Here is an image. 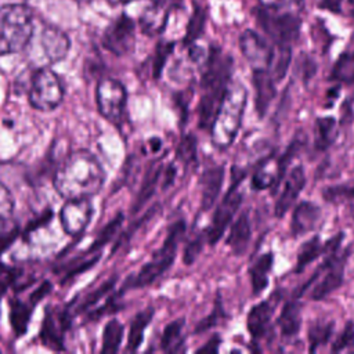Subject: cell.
<instances>
[{
    "mask_svg": "<svg viewBox=\"0 0 354 354\" xmlns=\"http://www.w3.org/2000/svg\"><path fill=\"white\" fill-rule=\"evenodd\" d=\"M232 58L221 48L210 47L201 79L202 97L198 105V123L202 130L212 131L220 108L228 94L232 73Z\"/></svg>",
    "mask_w": 354,
    "mask_h": 354,
    "instance_id": "1",
    "label": "cell"
},
{
    "mask_svg": "<svg viewBox=\"0 0 354 354\" xmlns=\"http://www.w3.org/2000/svg\"><path fill=\"white\" fill-rule=\"evenodd\" d=\"M104 181L101 165L87 151L72 152L54 176V187L65 199L90 198L101 189Z\"/></svg>",
    "mask_w": 354,
    "mask_h": 354,
    "instance_id": "2",
    "label": "cell"
},
{
    "mask_svg": "<svg viewBox=\"0 0 354 354\" xmlns=\"http://www.w3.org/2000/svg\"><path fill=\"white\" fill-rule=\"evenodd\" d=\"M33 15L24 4L0 7V57L22 51L33 36Z\"/></svg>",
    "mask_w": 354,
    "mask_h": 354,
    "instance_id": "3",
    "label": "cell"
},
{
    "mask_svg": "<svg viewBox=\"0 0 354 354\" xmlns=\"http://www.w3.org/2000/svg\"><path fill=\"white\" fill-rule=\"evenodd\" d=\"M185 232V221L178 220L176 221L167 232V236L159 250L155 252L151 261L145 263L142 268L133 277L129 282L123 285V288H144L151 285L156 278H159L165 271L169 270V267L173 264L178 242L184 236Z\"/></svg>",
    "mask_w": 354,
    "mask_h": 354,
    "instance_id": "4",
    "label": "cell"
},
{
    "mask_svg": "<svg viewBox=\"0 0 354 354\" xmlns=\"http://www.w3.org/2000/svg\"><path fill=\"white\" fill-rule=\"evenodd\" d=\"M64 98V88L58 75L47 66L33 72L28 90L29 104L39 111H54Z\"/></svg>",
    "mask_w": 354,
    "mask_h": 354,
    "instance_id": "5",
    "label": "cell"
},
{
    "mask_svg": "<svg viewBox=\"0 0 354 354\" xmlns=\"http://www.w3.org/2000/svg\"><path fill=\"white\" fill-rule=\"evenodd\" d=\"M246 171L234 166L231 170V185L227 191V194L224 195L223 201L220 202V205L217 206L214 214H213V220L212 224L207 230V242L209 245H216L220 238L223 236L225 228L228 227V224L231 223L234 214L236 213V210L239 209L241 203H242V198L243 195L238 191L239 184L242 183V180H245Z\"/></svg>",
    "mask_w": 354,
    "mask_h": 354,
    "instance_id": "6",
    "label": "cell"
},
{
    "mask_svg": "<svg viewBox=\"0 0 354 354\" xmlns=\"http://www.w3.org/2000/svg\"><path fill=\"white\" fill-rule=\"evenodd\" d=\"M348 256H350V248H346L340 253L339 250H335L324 256V261L311 277V279L317 281L318 277L322 272H325L324 278L313 288L310 293V297L313 300L315 301L324 300L326 296H329L332 292H335L337 288L342 286L344 281V270H346V263Z\"/></svg>",
    "mask_w": 354,
    "mask_h": 354,
    "instance_id": "7",
    "label": "cell"
},
{
    "mask_svg": "<svg viewBox=\"0 0 354 354\" xmlns=\"http://www.w3.org/2000/svg\"><path fill=\"white\" fill-rule=\"evenodd\" d=\"M243 105H245V95L238 97L235 91L231 93L228 90V94L220 108V112L210 131L213 137V142L218 148H225L232 142L235 133L239 127Z\"/></svg>",
    "mask_w": 354,
    "mask_h": 354,
    "instance_id": "8",
    "label": "cell"
},
{
    "mask_svg": "<svg viewBox=\"0 0 354 354\" xmlns=\"http://www.w3.org/2000/svg\"><path fill=\"white\" fill-rule=\"evenodd\" d=\"M257 22L263 30L274 40L278 47H292L299 39L301 21L295 14H271L266 10H257Z\"/></svg>",
    "mask_w": 354,
    "mask_h": 354,
    "instance_id": "9",
    "label": "cell"
},
{
    "mask_svg": "<svg viewBox=\"0 0 354 354\" xmlns=\"http://www.w3.org/2000/svg\"><path fill=\"white\" fill-rule=\"evenodd\" d=\"M100 113L113 124H119L124 116L127 93L124 86L112 77H102L95 90Z\"/></svg>",
    "mask_w": 354,
    "mask_h": 354,
    "instance_id": "10",
    "label": "cell"
},
{
    "mask_svg": "<svg viewBox=\"0 0 354 354\" xmlns=\"http://www.w3.org/2000/svg\"><path fill=\"white\" fill-rule=\"evenodd\" d=\"M136 43V24L134 21L126 15H119L104 32L102 44L104 47L118 55H126L134 48Z\"/></svg>",
    "mask_w": 354,
    "mask_h": 354,
    "instance_id": "11",
    "label": "cell"
},
{
    "mask_svg": "<svg viewBox=\"0 0 354 354\" xmlns=\"http://www.w3.org/2000/svg\"><path fill=\"white\" fill-rule=\"evenodd\" d=\"M93 205L88 198L66 199L59 212V220L64 231L69 235L80 234L91 220Z\"/></svg>",
    "mask_w": 354,
    "mask_h": 354,
    "instance_id": "12",
    "label": "cell"
},
{
    "mask_svg": "<svg viewBox=\"0 0 354 354\" xmlns=\"http://www.w3.org/2000/svg\"><path fill=\"white\" fill-rule=\"evenodd\" d=\"M71 326V314L68 310L54 313L47 307L40 330V340L53 350H64V333Z\"/></svg>",
    "mask_w": 354,
    "mask_h": 354,
    "instance_id": "13",
    "label": "cell"
},
{
    "mask_svg": "<svg viewBox=\"0 0 354 354\" xmlns=\"http://www.w3.org/2000/svg\"><path fill=\"white\" fill-rule=\"evenodd\" d=\"M39 46L47 64H55L64 59L69 51L71 41L65 32L59 28L47 25L40 32Z\"/></svg>",
    "mask_w": 354,
    "mask_h": 354,
    "instance_id": "14",
    "label": "cell"
},
{
    "mask_svg": "<svg viewBox=\"0 0 354 354\" xmlns=\"http://www.w3.org/2000/svg\"><path fill=\"white\" fill-rule=\"evenodd\" d=\"M239 46H241L242 54L253 65V69L254 68H261L260 64H263L264 68L271 65L272 57H274V51L253 30H245L241 35Z\"/></svg>",
    "mask_w": 354,
    "mask_h": 354,
    "instance_id": "15",
    "label": "cell"
},
{
    "mask_svg": "<svg viewBox=\"0 0 354 354\" xmlns=\"http://www.w3.org/2000/svg\"><path fill=\"white\" fill-rule=\"evenodd\" d=\"M278 300L270 299L263 300L257 304H254L246 317V328L252 337V340L257 342L263 339L268 332L271 326V319L274 315V308Z\"/></svg>",
    "mask_w": 354,
    "mask_h": 354,
    "instance_id": "16",
    "label": "cell"
},
{
    "mask_svg": "<svg viewBox=\"0 0 354 354\" xmlns=\"http://www.w3.org/2000/svg\"><path fill=\"white\" fill-rule=\"evenodd\" d=\"M252 82L256 91V98H254L256 112L261 119L266 116L272 100L277 95L275 80L267 68H254Z\"/></svg>",
    "mask_w": 354,
    "mask_h": 354,
    "instance_id": "17",
    "label": "cell"
},
{
    "mask_svg": "<svg viewBox=\"0 0 354 354\" xmlns=\"http://www.w3.org/2000/svg\"><path fill=\"white\" fill-rule=\"evenodd\" d=\"M306 185V174L301 165L295 166L290 173L288 174V178L285 181V187L279 195V198L275 202L274 213L278 218H282L286 212L292 207L300 192L303 191Z\"/></svg>",
    "mask_w": 354,
    "mask_h": 354,
    "instance_id": "18",
    "label": "cell"
},
{
    "mask_svg": "<svg viewBox=\"0 0 354 354\" xmlns=\"http://www.w3.org/2000/svg\"><path fill=\"white\" fill-rule=\"evenodd\" d=\"M321 218V207L313 202H299L292 213L289 231L293 238L313 231Z\"/></svg>",
    "mask_w": 354,
    "mask_h": 354,
    "instance_id": "19",
    "label": "cell"
},
{
    "mask_svg": "<svg viewBox=\"0 0 354 354\" xmlns=\"http://www.w3.org/2000/svg\"><path fill=\"white\" fill-rule=\"evenodd\" d=\"M169 18V7L160 0H152L142 10L138 25L142 33L148 36H158L165 30Z\"/></svg>",
    "mask_w": 354,
    "mask_h": 354,
    "instance_id": "20",
    "label": "cell"
},
{
    "mask_svg": "<svg viewBox=\"0 0 354 354\" xmlns=\"http://www.w3.org/2000/svg\"><path fill=\"white\" fill-rule=\"evenodd\" d=\"M224 181V166L207 167L201 177V209L207 212L217 201Z\"/></svg>",
    "mask_w": 354,
    "mask_h": 354,
    "instance_id": "21",
    "label": "cell"
},
{
    "mask_svg": "<svg viewBox=\"0 0 354 354\" xmlns=\"http://www.w3.org/2000/svg\"><path fill=\"white\" fill-rule=\"evenodd\" d=\"M301 306L296 297L286 300L279 317L277 318V325L283 337H295L301 326Z\"/></svg>",
    "mask_w": 354,
    "mask_h": 354,
    "instance_id": "22",
    "label": "cell"
},
{
    "mask_svg": "<svg viewBox=\"0 0 354 354\" xmlns=\"http://www.w3.org/2000/svg\"><path fill=\"white\" fill-rule=\"evenodd\" d=\"M250 236H252V228H250L249 213L245 210L239 214V217L231 225L230 234L227 236V245L231 248L234 254L241 256L246 250Z\"/></svg>",
    "mask_w": 354,
    "mask_h": 354,
    "instance_id": "23",
    "label": "cell"
},
{
    "mask_svg": "<svg viewBox=\"0 0 354 354\" xmlns=\"http://www.w3.org/2000/svg\"><path fill=\"white\" fill-rule=\"evenodd\" d=\"M272 264H274V254L272 252H267L259 256L249 267V277H250L253 295H260L268 286Z\"/></svg>",
    "mask_w": 354,
    "mask_h": 354,
    "instance_id": "24",
    "label": "cell"
},
{
    "mask_svg": "<svg viewBox=\"0 0 354 354\" xmlns=\"http://www.w3.org/2000/svg\"><path fill=\"white\" fill-rule=\"evenodd\" d=\"M160 174H162V163L160 162H153L148 167V170H147V173L142 178L140 191H138V194L136 196V201H134V205L131 207L133 213L138 212L148 202V199H151V196L155 194V189H156V185L159 183Z\"/></svg>",
    "mask_w": 354,
    "mask_h": 354,
    "instance_id": "25",
    "label": "cell"
},
{
    "mask_svg": "<svg viewBox=\"0 0 354 354\" xmlns=\"http://www.w3.org/2000/svg\"><path fill=\"white\" fill-rule=\"evenodd\" d=\"M337 137L336 120L330 116L315 119L314 129V147L317 151H326Z\"/></svg>",
    "mask_w": 354,
    "mask_h": 354,
    "instance_id": "26",
    "label": "cell"
},
{
    "mask_svg": "<svg viewBox=\"0 0 354 354\" xmlns=\"http://www.w3.org/2000/svg\"><path fill=\"white\" fill-rule=\"evenodd\" d=\"M325 254V243L321 242L318 235H314L313 238L307 239L306 242L301 243L299 252H297V260H296V267L295 272L300 274L304 271V268L315 261L318 257Z\"/></svg>",
    "mask_w": 354,
    "mask_h": 354,
    "instance_id": "27",
    "label": "cell"
},
{
    "mask_svg": "<svg viewBox=\"0 0 354 354\" xmlns=\"http://www.w3.org/2000/svg\"><path fill=\"white\" fill-rule=\"evenodd\" d=\"M152 317H153L152 307H147L145 310L136 314V317L133 318V321L130 324V329H129V337H127V350L129 351L138 350V347L141 346L142 339H144V330L152 321Z\"/></svg>",
    "mask_w": 354,
    "mask_h": 354,
    "instance_id": "28",
    "label": "cell"
},
{
    "mask_svg": "<svg viewBox=\"0 0 354 354\" xmlns=\"http://www.w3.org/2000/svg\"><path fill=\"white\" fill-rule=\"evenodd\" d=\"M335 330L333 321H314L307 330L308 337V351L315 353L321 346H325Z\"/></svg>",
    "mask_w": 354,
    "mask_h": 354,
    "instance_id": "29",
    "label": "cell"
},
{
    "mask_svg": "<svg viewBox=\"0 0 354 354\" xmlns=\"http://www.w3.org/2000/svg\"><path fill=\"white\" fill-rule=\"evenodd\" d=\"M32 306L29 303H25L19 299L11 300V311H10V321L12 330L17 336H22L29 325L30 314H32Z\"/></svg>",
    "mask_w": 354,
    "mask_h": 354,
    "instance_id": "30",
    "label": "cell"
},
{
    "mask_svg": "<svg viewBox=\"0 0 354 354\" xmlns=\"http://www.w3.org/2000/svg\"><path fill=\"white\" fill-rule=\"evenodd\" d=\"M329 80L344 84L354 83V53L347 51L339 55L330 71Z\"/></svg>",
    "mask_w": 354,
    "mask_h": 354,
    "instance_id": "31",
    "label": "cell"
},
{
    "mask_svg": "<svg viewBox=\"0 0 354 354\" xmlns=\"http://www.w3.org/2000/svg\"><path fill=\"white\" fill-rule=\"evenodd\" d=\"M303 147V141L296 138L293 140L288 148L285 149V152L278 158V162H277V174H275V180H274V184L271 187V191L272 194H275V191L278 189V187L281 185L285 174H286V170H288V166L290 165V162L293 160V158L300 152Z\"/></svg>",
    "mask_w": 354,
    "mask_h": 354,
    "instance_id": "32",
    "label": "cell"
},
{
    "mask_svg": "<svg viewBox=\"0 0 354 354\" xmlns=\"http://www.w3.org/2000/svg\"><path fill=\"white\" fill-rule=\"evenodd\" d=\"M123 339V325L118 319H111L104 328L102 333V348L101 353L111 354L119 350Z\"/></svg>",
    "mask_w": 354,
    "mask_h": 354,
    "instance_id": "33",
    "label": "cell"
},
{
    "mask_svg": "<svg viewBox=\"0 0 354 354\" xmlns=\"http://www.w3.org/2000/svg\"><path fill=\"white\" fill-rule=\"evenodd\" d=\"M184 328V318H178L163 329L162 337H160V347L163 351H177L180 350L181 342V332Z\"/></svg>",
    "mask_w": 354,
    "mask_h": 354,
    "instance_id": "34",
    "label": "cell"
},
{
    "mask_svg": "<svg viewBox=\"0 0 354 354\" xmlns=\"http://www.w3.org/2000/svg\"><path fill=\"white\" fill-rule=\"evenodd\" d=\"M115 283H116V277H112L108 281H105L102 285L95 288L94 290L86 293L82 297V300L77 303V306L75 307V314H80L83 311L90 310L95 303H98L105 295H108L113 289Z\"/></svg>",
    "mask_w": 354,
    "mask_h": 354,
    "instance_id": "35",
    "label": "cell"
},
{
    "mask_svg": "<svg viewBox=\"0 0 354 354\" xmlns=\"http://www.w3.org/2000/svg\"><path fill=\"white\" fill-rule=\"evenodd\" d=\"M123 220H124L123 213H118V214L100 231V234L97 235L95 241H94L93 245L90 246L88 252H95V250L101 249L102 246H105V245L119 232Z\"/></svg>",
    "mask_w": 354,
    "mask_h": 354,
    "instance_id": "36",
    "label": "cell"
},
{
    "mask_svg": "<svg viewBox=\"0 0 354 354\" xmlns=\"http://www.w3.org/2000/svg\"><path fill=\"white\" fill-rule=\"evenodd\" d=\"M321 195L328 203H339L343 201H354V184L328 185L321 191Z\"/></svg>",
    "mask_w": 354,
    "mask_h": 354,
    "instance_id": "37",
    "label": "cell"
},
{
    "mask_svg": "<svg viewBox=\"0 0 354 354\" xmlns=\"http://www.w3.org/2000/svg\"><path fill=\"white\" fill-rule=\"evenodd\" d=\"M205 22H206V14L199 6H196L194 12H192V17L188 22L187 32H185V36H184V44L185 46H192L194 41L202 35L203 28H205Z\"/></svg>",
    "mask_w": 354,
    "mask_h": 354,
    "instance_id": "38",
    "label": "cell"
},
{
    "mask_svg": "<svg viewBox=\"0 0 354 354\" xmlns=\"http://www.w3.org/2000/svg\"><path fill=\"white\" fill-rule=\"evenodd\" d=\"M290 59H292V47H288V46L278 47L277 46V57H275V62H274V68H272V76L277 83L285 77L289 64H290Z\"/></svg>",
    "mask_w": 354,
    "mask_h": 354,
    "instance_id": "39",
    "label": "cell"
},
{
    "mask_svg": "<svg viewBox=\"0 0 354 354\" xmlns=\"http://www.w3.org/2000/svg\"><path fill=\"white\" fill-rule=\"evenodd\" d=\"M177 158L185 165L196 162V138L194 134H185L177 148Z\"/></svg>",
    "mask_w": 354,
    "mask_h": 354,
    "instance_id": "40",
    "label": "cell"
},
{
    "mask_svg": "<svg viewBox=\"0 0 354 354\" xmlns=\"http://www.w3.org/2000/svg\"><path fill=\"white\" fill-rule=\"evenodd\" d=\"M173 47H174V44L169 43V41H162L156 47L153 61H152V76H153V79H159L162 76L165 64H166L169 55L171 54Z\"/></svg>",
    "mask_w": 354,
    "mask_h": 354,
    "instance_id": "41",
    "label": "cell"
},
{
    "mask_svg": "<svg viewBox=\"0 0 354 354\" xmlns=\"http://www.w3.org/2000/svg\"><path fill=\"white\" fill-rule=\"evenodd\" d=\"M353 346H354V322L350 319V321L346 322L343 330L332 342L330 351L332 353H340V351L347 350L348 347H353Z\"/></svg>",
    "mask_w": 354,
    "mask_h": 354,
    "instance_id": "42",
    "label": "cell"
},
{
    "mask_svg": "<svg viewBox=\"0 0 354 354\" xmlns=\"http://www.w3.org/2000/svg\"><path fill=\"white\" fill-rule=\"evenodd\" d=\"M224 317H225V313H224V308H223V303H221L220 297L217 296L212 313H210L207 317H205V318L196 325L195 333H202V332H205V330H207V329L216 326V325L220 322V319L224 318Z\"/></svg>",
    "mask_w": 354,
    "mask_h": 354,
    "instance_id": "43",
    "label": "cell"
},
{
    "mask_svg": "<svg viewBox=\"0 0 354 354\" xmlns=\"http://www.w3.org/2000/svg\"><path fill=\"white\" fill-rule=\"evenodd\" d=\"M158 209H159V205H153L145 214H142V217H141L140 220H136V223H133V224L130 225V228L126 230V232H123V234L119 236L118 242L115 243V246H113V249H112V253H115L116 249H119L122 245H124V243L134 235V232H136L148 218H152V217L156 214Z\"/></svg>",
    "mask_w": 354,
    "mask_h": 354,
    "instance_id": "44",
    "label": "cell"
},
{
    "mask_svg": "<svg viewBox=\"0 0 354 354\" xmlns=\"http://www.w3.org/2000/svg\"><path fill=\"white\" fill-rule=\"evenodd\" d=\"M98 259H100V254H95V256H93V257H90V259H86V260L80 261V263H76V264L71 263V266L68 267V271H66V274H65L62 282L71 281L72 278L77 277L79 274L86 272L87 270H90V268L98 261Z\"/></svg>",
    "mask_w": 354,
    "mask_h": 354,
    "instance_id": "45",
    "label": "cell"
},
{
    "mask_svg": "<svg viewBox=\"0 0 354 354\" xmlns=\"http://www.w3.org/2000/svg\"><path fill=\"white\" fill-rule=\"evenodd\" d=\"M203 242H205V241H203V236H202V235H198L196 238H194L192 241H189V243L185 246V249H184V256H183V261H184L187 266L192 264V263L196 260L198 254L202 252Z\"/></svg>",
    "mask_w": 354,
    "mask_h": 354,
    "instance_id": "46",
    "label": "cell"
},
{
    "mask_svg": "<svg viewBox=\"0 0 354 354\" xmlns=\"http://www.w3.org/2000/svg\"><path fill=\"white\" fill-rule=\"evenodd\" d=\"M50 292H51V282L44 281L39 288H36V289L30 293V296H29V304H30L32 307H35V306H36L43 297H46Z\"/></svg>",
    "mask_w": 354,
    "mask_h": 354,
    "instance_id": "47",
    "label": "cell"
},
{
    "mask_svg": "<svg viewBox=\"0 0 354 354\" xmlns=\"http://www.w3.org/2000/svg\"><path fill=\"white\" fill-rule=\"evenodd\" d=\"M15 277H17V270H11V268H6L4 274L0 275V300L6 293L8 285L15 279Z\"/></svg>",
    "mask_w": 354,
    "mask_h": 354,
    "instance_id": "48",
    "label": "cell"
},
{
    "mask_svg": "<svg viewBox=\"0 0 354 354\" xmlns=\"http://www.w3.org/2000/svg\"><path fill=\"white\" fill-rule=\"evenodd\" d=\"M315 71H317V65H315V62L311 59V58H308V57H306L304 58V61L301 62V76H303V82L304 83H307L313 76H314V73H315Z\"/></svg>",
    "mask_w": 354,
    "mask_h": 354,
    "instance_id": "49",
    "label": "cell"
},
{
    "mask_svg": "<svg viewBox=\"0 0 354 354\" xmlns=\"http://www.w3.org/2000/svg\"><path fill=\"white\" fill-rule=\"evenodd\" d=\"M18 228L15 227V228H12L11 231H8L7 234H4V235H1L0 236V254L6 250V249H8L10 246H11V243L14 242V239L18 236Z\"/></svg>",
    "mask_w": 354,
    "mask_h": 354,
    "instance_id": "50",
    "label": "cell"
},
{
    "mask_svg": "<svg viewBox=\"0 0 354 354\" xmlns=\"http://www.w3.org/2000/svg\"><path fill=\"white\" fill-rule=\"evenodd\" d=\"M51 217H53V210H51V209H46V212H43V214H41L39 218L33 220V223H32L29 227H26V232H28V231H33V230H36L37 227H41V225L47 224V223L51 220Z\"/></svg>",
    "mask_w": 354,
    "mask_h": 354,
    "instance_id": "51",
    "label": "cell"
},
{
    "mask_svg": "<svg viewBox=\"0 0 354 354\" xmlns=\"http://www.w3.org/2000/svg\"><path fill=\"white\" fill-rule=\"evenodd\" d=\"M220 336L214 335L203 347L198 348V353H217L218 351V346H220Z\"/></svg>",
    "mask_w": 354,
    "mask_h": 354,
    "instance_id": "52",
    "label": "cell"
},
{
    "mask_svg": "<svg viewBox=\"0 0 354 354\" xmlns=\"http://www.w3.org/2000/svg\"><path fill=\"white\" fill-rule=\"evenodd\" d=\"M340 6H342V0H321V3H319V7L333 11V12H339Z\"/></svg>",
    "mask_w": 354,
    "mask_h": 354,
    "instance_id": "53",
    "label": "cell"
},
{
    "mask_svg": "<svg viewBox=\"0 0 354 354\" xmlns=\"http://www.w3.org/2000/svg\"><path fill=\"white\" fill-rule=\"evenodd\" d=\"M174 174H176V170H174V167H171V165H169L167 167H166V170H165V180H163V188H166V187H169L171 183H173V180H174Z\"/></svg>",
    "mask_w": 354,
    "mask_h": 354,
    "instance_id": "54",
    "label": "cell"
},
{
    "mask_svg": "<svg viewBox=\"0 0 354 354\" xmlns=\"http://www.w3.org/2000/svg\"><path fill=\"white\" fill-rule=\"evenodd\" d=\"M109 4H126V3H130V1H134V0H106Z\"/></svg>",
    "mask_w": 354,
    "mask_h": 354,
    "instance_id": "55",
    "label": "cell"
},
{
    "mask_svg": "<svg viewBox=\"0 0 354 354\" xmlns=\"http://www.w3.org/2000/svg\"><path fill=\"white\" fill-rule=\"evenodd\" d=\"M350 3H351V6H354V0H350Z\"/></svg>",
    "mask_w": 354,
    "mask_h": 354,
    "instance_id": "56",
    "label": "cell"
}]
</instances>
